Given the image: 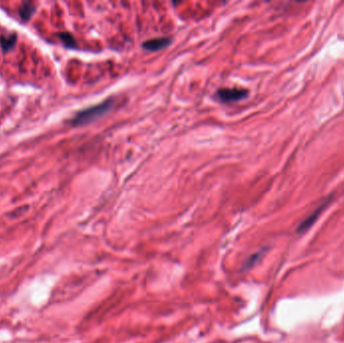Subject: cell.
<instances>
[{
	"instance_id": "obj_6",
	"label": "cell",
	"mask_w": 344,
	"mask_h": 343,
	"mask_svg": "<svg viewBox=\"0 0 344 343\" xmlns=\"http://www.w3.org/2000/svg\"><path fill=\"white\" fill-rule=\"evenodd\" d=\"M59 36L61 37V39L63 40V42H64L67 46H69V47H75V46L77 45V44H76V40H75V38L73 37L72 34H70V33H68V32H63V33H61Z\"/></svg>"
},
{
	"instance_id": "obj_4",
	"label": "cell",
	"mask_w": 344,
	"mask_h": 343,
	"mask_svg": "<svg viewBox=\"0 0 344 343\" xmlns=\"http://www.w3.org/2000/svg\"><path fill=\"white\" fill-rule=\"evenodd\" d=\"M17 35L16 33H11L8 35H2L0 37V46L4 51H10L16 43Z\"/></svg>"
},
{
	"instance_id": "obj_1",
	"label": "cell",
	"mask_w": 344,
	"mask_h": 343,
	"mask_svg": "<svg viewBox=\"0 0 344 343\" xmlns=\"http://www.w3.org/2000/svg\"><path fill=\"white\" fill-rule=\"evenodd\" d=\"M113 106H114V99L110 98L98 105L82 110L78 112L71 119V124L77 127V126H83L91 122H94L95 120L106 115V114L112 109Z\"/></svg>"
},
{
	"instance_id": "obj_2",
	"label": "cell",
	"mask_w": 344,
	"mask_h": 343,
	"mask_svg": "<svg viewBox=\"0 0 344 343\" xmlns=\"http://www.w3.org/2000/svg\"><path fill=\"white\" fill-rule=\"evenodd\" d=\"M249 92L245 89H238V88H222L216 91L215 98L222 102V103H232V102H238L243 99H245L248 96Z\"/></svg>"
},
{
	"instance_id": "obj_3",
	"label": "cell",
	"mask_w": 344,
	"mask_h": 343,
	"mask_svg": "<svg viewBox=\"0 0 344 343\" xmlns=\"http://www.w3.org/2000/svg\"><path fill=\"white\" fill-rule=\"evenodd\" d=\"M171 40L168 37H157V38H153V39H149L146 40L142 46L143 48L150 50V51H156V50H160L166 46H168L170 44Z\"/></svg>"
},
{
	"instance_id": "obj_5",
	"label": "cell",
	"mask_w": 344,
	"mask_h": 343,
	"mask_svg": "<svg viewBox=\"0 0 344 343\" xmlns=\"http://www.w3.org/2000/svg\"><path fill=\"white\" fill-rule=\"evenodd\" d=\"M35 10H36V7L34 6L33 3H31V2H24L21 5V7L19 8V15H20L22 20L27 21L33 15Z\"/></svg>"
}]
</instances>
